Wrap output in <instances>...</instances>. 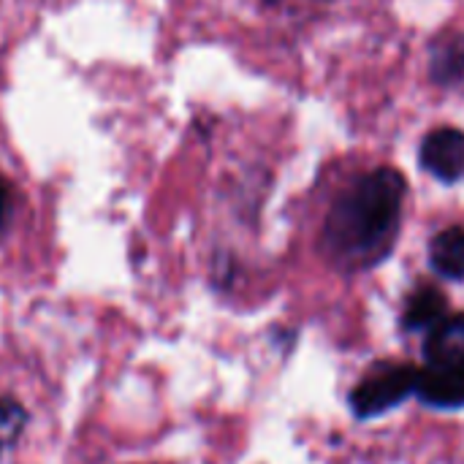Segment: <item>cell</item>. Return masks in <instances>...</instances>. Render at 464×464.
Masks as SVG:
<instances>
[{"mask_svg":"<svg viewBox=\"0 0 464 464\" xmlns=\"http://www.w3.org/2000/svg\"><path fill=\"white\" fill-rule=\"evenodd\" d=\"M408 182L397 169H375L356 179L332 207L326 220V247L351 266L372 264L392 245L400 223Z\"/></svg>","mask_w":464,"mask_h":464,"instance_id":"1","label":"cell"},{"mask_svg":"<svg viewBox=\"0 0 464 464\" xmlns=\"http://www.w3.org/2000/svg\"><path fill=\"white\" fill-rule=\"evenodd\" d=\"M419 370L413 367H381L353 392V411L362 419L381 416L400 405L411 392H416Z\"/></svg>","mask_w":464,"mask_h":464,"instance_id":"2","label":"cell"},{"mask_svg":"<svg viewBox=\"0 0 464 464\" xmlns=\"http://www.w3.org/2000/svg\"><path fill=\"white\" fill-rule=\"evenodd\" d=\"M421 166L443 182H459L464 177V130L438 128L421 141Z\"/></svg>","mask_w":464,"mask_h":464,"instance_id":"3","label":"cell"},{"mask_svg":"<svg viewBox=\"0 0 464 464\" xmlns=\"http://www.w3.org/2000/svg\"><path fill=\"white\" fill-rule=\"evenodd\" d=\"M424 356H427V367L464 372V315L443 318L438 326L430 329Z\"/></svg>","mask_w":464,"mask_h":464,"instance_id":"4","label":"cell"},{"mask_svg":"<svg viewBox=\"0 0 464 464\" xmlns=\"http://www.w3.org/2000/svg\"><path fill=\"white\" fill-rule=\"evenodd\" d=\"M416 392L427 405L459 408V405H464V372L462 370L424 367V370H419Z\"/></svg>","mask_w":464,"mask_h":464,"instance_id":"5","label":"cell"},{"mask_svg":"<svg viewBox=\"0 0 464 464\" xmlns=\"http://www.w3.org/2000/svg\"><path fill=\"white\" fill-rule=\"evenodd\" d=\"M430 261L438 275L464 280V228H446L432 239Z\"/></svg>","mask_w":464,"mask_h":464,"instance_id":"6","label":"cell"},{"mask_svg":"<svg viewBox=\"0 0 464 464\" xmlns=\"http://www.w3.org/2000/svg\"><path fill=\"white\" fill-rule=\"evenodd\" d=\"M432 79L438 84L464 82V35L443 38L432 49Z\"/></svg>","mask_w":464,"mask_h":464,"instance_id":"7","label":"cell"},{"mask_svg":"<svg viewBox=\"0 0 464 464\" xmlns=\"http://www.w3.org/2000/svg\"><path fill=\"white\" fill-rule=\"evenodd\" d=\"M446 318V299L435 288H421L408 299L405 326L408 329H432Z\"/></svg>","mask_w":464,"mask_h":464,"instance_id":"8","label":"cell"},{"mask_svg":"<svg viewBox=\"0 0 464 464\" xmlns=\"http://www.w3.org/2000/svg\"><path fill=\"white\" fill-rule=\"evenodd\" d=\"M22 430V411L11 402H0V443H8Z\"/></svg>","mask_w":464,"mask_h":464,"instance_id":"9","label":"cell"},{"mask_svg":"<svg viewBox=\"0 0 464 464\" xmlns=\"http://www.w3.org/2000/svg\"><path fill=\"white\" fill-rule=\"evenodd\" d=\"M8 220H11V188H8L5 177L0 174V237L8 226Z\"/></svg>","mask_w":464,"mask_h":464,"instance_id":"10","label":"cell"},{"mask_svg":"<svg viewBox=\"0 0 464 464\" xmlns=\"http://www.w3.org/2000/svg\"><path fill=\"white\" fill-rule=\"evenodd\" d=\"M266 3H280V0H266Z\"/></svg>","mask_w":464,"mask_h":464,"instance_id":"11","label":"cell"}]
</instances>
